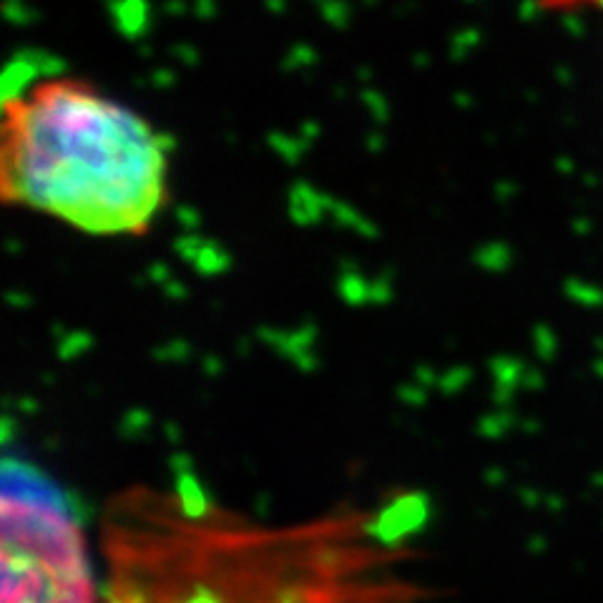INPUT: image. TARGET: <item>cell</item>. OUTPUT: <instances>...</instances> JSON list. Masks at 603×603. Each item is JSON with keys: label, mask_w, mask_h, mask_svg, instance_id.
<instances>
[{"label": "cell", "mask_w": 603, "mask_h": 603, "mask_svg": "<svg viewBox=\"0 0 603 603\" xmlns=\"http://www.w3.org/2000/svg\"><path fill=\"white\" fill-rule=\"evenodd\" d=\"M169 141L83 78L28 76L3 98L0 196L91 237H139L169 196Z\"/></svg>", "instance_id": "cell-2"}, {"label": "cell", "mask_w": 603, "mask_h": 603, "mask_svg": "<svg viewBox=\"0 0 603 603\" xmlns=\"http://www.w3.org/2000/svg\"><path fill=\"white\" fill-rule=\"evenodd\" d=\"M119 516L106 603H408L367 523L264 531L156 500Z\"/></svg>", "instance_id": "cell-1"}, {"label": "cell", "mask_w": 603, "mask_h": 603, "mask_svg": "<svg viewBox=\"0 0 603 603\" xmlns=\"http://www.w3.org/2000/svg\"><path fill=\"white\" fill-rule=\"evenodd\" d=\"M3 603H101L81 521L51 478L3 465Z\"/></svg>", "instance_id": "cell-3"}, {"label": "cell", "mask_w": 603, "mask_h": 603, "mask_svg": "<svg viewBox=\"0 0 603 603\" xmlns=\"http://www.w3.org/2000/svg\"><path fill=\"white\" fill-rule=\"evenodd\" d=\"M541 6L553 11H573V8H601L603 0H541Z\"/></svg>", "instance_id": "cell-4"}]
</instances>
